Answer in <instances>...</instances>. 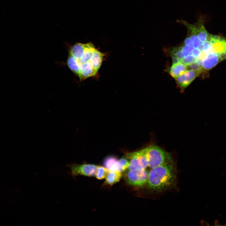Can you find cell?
Listing matches in <instances>:
<instances>
[{"label":"cell","instance_id":"6da1fadb","mask_svg":"<svg viewBox=\"0 0 226 226\" xmlns=\"http://www.w3.org/2000/svg\"><path fill=\"white\" fill-rule=\"evenodd\" d=\"M172 163L151 169L148 173L147 182L149 188L158 191L173 186L176 181V176Z\"/></svg>","mask_w":226,"mask_h":226},{"label":"cell","instance_id":"7a4b0ae2","mask_svg":"<svg viewBox=\"0 0 226 226\" xmlns=\"http://www.w3.org/2000/svg\"><path fill=\"white\" fill-rule=\"evenodd\" d=\"M144 149L148 166L151 169L173 161L170 155L159 147L150 146Z\"/></svg>","mask_w":226,"mask_h":226},{"label":"cell","instance_id":"3957f363","mask_svg":"<svg viewBox=\"0 0 226 226\" xmlns=\"http://www.w3.org/2000/svg\"><path fill=\"white\" fill-rule=\"evenodd\" d=\"M126 158L130 159L129 170H145L148 166L144 149L126 154Z\"/></svg>","mask_w":226,"mask_h":226},{"label":"cell","instance_id":"277c9868","mask_svg":"<svg viewBox=\"0 0 226 226\" xmlns=\"http://www.w3.org/2000/svg\"><path fill=\"white\" fill-rule=\"evenodd\" d=\"M148 173L146 169L129 170L126 174V181L132 186L141 187L147 182Z\"/></svg>","mask_w":226,"mask_h":226},{"label":"cell","instance_id":"5b68a950","mask_svg":"<svg viewBox=\"0 0 226 226\" xmlns=\"http://www.w3.org/2000/svg\"><path fill=\"white\" fill-rule=\"evenodd\" d=\"M70 170V175L73 177L81 175L87 176L95 175L98 166L90 164H77L75 163L68 165Z\"/></svg>","mask_w":226,"mask_h":226},{"label":"cell","instance_id":"8992f818","mask_svg":"<svg viewBox=\"0 0 226 226\" xmlns=\"http://www.w3.org/2000/svg\"><path fill=\"white\" fill-rule=\"evenodd\" d=\"M226 59V51L208 53L203 60L202 68L203 72L212 68L222 60Z\"/></svg>","mask_w":226,"mask_h":226},{"label":"cell","instance_id":"52a82bcc","mask_svg":"<svg viewBox=\"0 0 226 226\" xmlns=\"http://www.w3.org/2000/svg\"><path fill=\"white\" fill-rule=\"evenodd\" d=\"M202 72L199 70H187L175 79L178 87L184 90Z\"/></svg>","mask_w":226,"mask_h":226},{"label":"cell","instance_id":"ba28073f","mask_svg":"<svg viewBox=\"0 0 226 226\" xmlns=\"http://www.w3.org/2000/svg\"><path fill=\"white\" fill-rule=\"evenodd\" d=\"M97 73L89 61L81 65L78 76L80 80H83L89 77L95 76Z\"/></svg>","mask_w":226,"mask_h":226},{"label":"cell","instance_id":"9c48e42d","mask_svg":"<svg viewBox=\"0 0 226 226\" xmlns=\"http://www.w3.org/2000/svg\"><path fill=\"white\" fill-rule=\"evenodd\" d=\"M188 70L187 66L180 62L172 64L166 71L174 78L176 79Z\"/></svg>","mask_w":226,"mask_h":226},{"label":"cell","instance_id":"30bf717a","mask_svg":"<svg viewBox=\"0 0 226 226\" xmlns=\"http://www.w3.org/2000/svg\"><path fill=\"white\" fill-rule=\"evenodd\" d=\"M104 56V53L95 49L89 61L97 73L101 65Z\"/></svg>","mask_w":226,"mask_h":226},{"label":"cell","instance_id":"8fae6325","mask_svg":"<svg viewBox=\"0 0 226 226\" xmlns=\"http://www.w3.org/2000/svg\"><path fill=\"white\" fill-rule=\"evenodd\" d=\"M118 160L113 156H108L103 161L104 167L109 170L120 172Z\"/></svg>","mask_w":226,"mask_h":226},{"label":"cell","instance_id":"7c38bea8","mask_svg":"<svg viewBox=\"0 0 226 226\" xmlns=\"http://www.w3.org/2000/svg\"><path fill=\"white\" fill-rule=\"evenodd\" d=\"M122 176L121 172L109 170L105 177V183L110 185L119 182Z\"/></svg>","mask_w":226,"mask_h":226},{"label":"cell","instance_id":"4fadbf2b","mask_svg":"<svg viewBox=\"0 0 226 226\" xmlns=\"http://www.w3.org/2000/svg\"><path fill=\"white\" fill-rule=\"evenodd\" d=\"M108 170L102 166H98L95 174L96 178L99 180L104 179L108 173Z\"/></svg>","mask_w":226,"mask_h":226},{"label":"cell","instance_id":"5bb4252c","mask_svg":"<svg viewBox=\"0 0 226 226\" xmlns=\"http://www.w3.org/2000/svg\"><path fill=\"white\" fill-rule=\"evenodd\" d=\"M118 163L121 172L125 170L128 168L130 165L129 161L126 158H122L118 160Z\"/></svg>","mask_w":226,"mask_h":226},{"label":"cell","instance_id":"9a60e30c","mask_svg":"<svg viewBox=\"0 0 226 226\" xmlns=\"http://www.w3.org/2000/svg\"><path fill=\"white\" fill-rule=\"evenodd\" d=\"M196 59L192 55H189L185 56L180 62L188 66L196 62Z\"/></svg>","mask_w":226,"mask_h":226}]
</instances>
